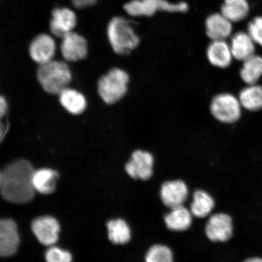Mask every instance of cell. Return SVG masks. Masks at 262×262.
I'll list each match as a JSON object with an SVG mask.
<instances>
[{
  "label": "cell",
  "instance_id": "13",
  "mask_svg": "<svg viewBox=\"0 0 262 262\" xmlns=\"http://www.w3.org/2000/svg\"><path fill=\"white\" fill-rule=\"evenodd\" d=\"M77 18L75 13L70 9L57 8L52 12L50 24L51 31L57 37L63 38L73 32L76 25Z\"/></svg>",
  "mask_w": 262,
  "mask_h": 262
},
{
  "label": "cell",
  "instance_id": "16",
  "mask_svg": "<svg viewBox=\"0 0 262 262\" xmlns=\"http://www.w3.org/2000/svg\"><path fill=\"white\" fill-rule=\"evenodd\" d=\"M209 63L218 68H227L231 64L232 58L230 45L225 40H212L206 50Z\"/></svg>",
  "mask_w": 262,
  "mask_h": 262
},
{
  "label": "cell",
  "instance_id": "21",
  "mask_svg": "<svg viewBox=\"0 0 262 262\" xmlns=\"http://www.w3.org/2000/svg\"><path fill=\"white\" fill-rule=\"evenodd\" d=\"M167 227L171 230L181 231L186 230L191 224V214L183 206L172 209L171 212L165 216Z\"/></svg>",
  "mask_w": 262,
  "mask_h": 262
},
{
  "label": "cell",
  "instance_id": "29",
  "mask_svg": "<svg viewBox=\"0 0 262 262\" xmlns=\"http://www.w3.org/2000/svg\"><path fill=\"white\" fill-rule=\"evenodd\" d=\"M97 0H72L75 7L84 8L95 4Z\"/></svg>",
  "mask_w": 262,
  "mask_h": 262
},
{
  "label": "cell",
  "instance_id": "5",
  "mask_svg": "<svg viewBox=\"0 0 262 262\" xmlns=\"http://www.w3.org/2000/svg\"><path fill=\"white\" fill-rule=\"evenodd\" d=\"M188 5L185 2L172 3L166 0H132L124 5V11L132 16H151L158 11L186 12Z\"/></svg>",
  "mask_w": 262,
  "mask_h": 262
},
{
  "label": "cell",
  "instance_id": "3",
  "mask_svg": "<svg viewBox=\"0 0 262 262\" xmlns=\"http://www.w3.org/2000/svg\"><path fill=\"white\" fill-rule=\"evenodd\" d=\"M37 77L43 90L51 94H60L68 88L72 80L68 66L64 62L54 60L40 65Z\"/></svg>",
  "mask_w": 262,
  "mask_h": 262
},
{
  "label": "cell",
  "instance_id": "9",
  "mask_svg": "<svg viewBox=\"0 0 262 262\" xmlns=\"http://www.w3.org/2000/svg\"><path fill=\"white\" fill-rule=\"evenodd\" d=\"M19 237L17 226L11 219H0V256L9 257L18 250Z\"/></svg>",
  "mask_w": 262,
  "mask_h": 262
},
{
  "label": "cell",
  "instance_id": "12",
  "mask_svg": "<svg viewBox=\"0 0 262 262\" xmlns=\"http://www.w3.org/2000/svg\"><path fill=\"white\" fill-rule=\"evenodd\" d=\"M206 234L213 242H226L232 234V222L230 216L216 214L209 219L206 227Z\"/></svg>",
  "mask_w": 262,
  "mask_h": 262
},
{
  "label": "cell",
  "instance_id": "20",
  "mask_svg": "<svg viewBox=\"0 0 262 262\" xmlns=\"http://www.w3.org/2000/svg\"><path fill=\"white\" fill-rule=\"evenodd\" d=\"M250 12L247 0H224L221 8V14L232 23L243 20Z\"/></svg>",
  "mask_w": 262,
  "mask_h": 262
},
{
  "label": "cell",
  "instance_id": "28",
  "mask_svg": "<svg viewBox=\"0 0 262 262\" xmlns=\"http://www.w3.org/2000/svg\"><path fill=\"white\" fill-rule=\"evenodd\" d=\"M248 34L255 44L262 47V16H257L248 26Z\"/></svg>",
  "mask_w": 262,
  "mask_h": 262
},
{
  "label": "cell",
  "instance_id": "30",
  "mask_svg": "<svg viewBox=\"0 0 262 262\" xmlns=\"http://www.w3.org/2000/svg\"><path fill=\"white\" fill-rule=\"evenodd\" d=\"M8 103L5 98L0 96V120L5 116L8 111Z\"/></svg>",
  "mask_w": 262,
  "mask_h": 262
},
{
  "label": "cell",
  "instance_id": "18",
  "mask_svg": "<svg viewBox=\"0 0 262 262\" xmlns=\"http://www.w3.org/2000/svg\"><path fill=\"white\" fill-rule=\"evenodd\" d=\"M58 173L55 170L42 168L34 171L32 176L35 191L42 194H50L56 188Z\"/></svg>",
  "mask_w": 262,
  "mask_h": 262
},
{
  "label": "cell",
  "instance_id": "8",
  "mask_svg": "<svg viewBox=\"0 0 262 262\" xmlns=\"http://www.w3.org/2000/svg\"><path fill=\"white\" fill-rule=\"evenodd\" d=\"M32 229L41 244L51 246L57 242L60 227L56 219L50 216H42L33 221Z\"/></svg>",
  "mask_w": 262,
  "mask_h": 262
},
{
  "label": "cell",
  "instance_id": "31",
  "mask_svg": "<svg viewBox=\"0 0 262 262\" xmlns=\"http://www.w3.org/2000/svg\"><path fill=\"white\" fill-rule=\"evenodd\" d=\"M7 126H6L4 123L2 122V120H0V144L4 140L6 133H7Z\"/></svg>",
  "mask_w": 262,
  "mask_h": 262
},
{
  "label": "cell",
  "instance_id": "26",
  "mask_svg": "<svg viewBox=\"0 0 262 262\" xmlns=\"http://www.w3.org/2000/svg\"><path fill=\"white\" fill-rule=\"evenodd\" d=\"M146 262H173L171 250L163 245H155L150 248L146 256Z\"/></svg>",
  "mask_w": 262,
  "mask_h": 262
},
{
  "label": "cell",
  "instance_id": "25",
  "mask_svg": "<svg viewBox=\"0 0 262 262\" xmlns=\"http://www.w3.org/2000/svg\"><path fill=\"white\" fill-rule=\"evenodd\" d=\"M108 236L110 240L116 244L127 243L130 238V231L128 225L122 219L111 221L107 224Z\"/></svg>",
  "mask_w": 262,
  "mask_h": 262
},
{
  "label": "cell",
  "instance_id": "6",
  "mask_svg": "<svg viewBox=\"0 0 262 262\" xmlns=\"http://www.w3.org/2000/svg\"><path fill=\"white\" fill-rule=\"evenodd\" d=\"M242 105L238 98L229 93H221L214 97L210 111L216 120L223 123H233L240 119Z\"/></svg>",
  "mask_w": 262,
  "mask_h": 262
},
{
  "label": "cell",
  "instance_id": "32",
  "mask_svg": "<svg viewBox=\"0 0 262 262\" xmlns=\"http://www.w3.org/2000/svg\"><path fill=\"white\" fill-rule=\"evenodd\" d=\"M244 262H262V259L260 258H251L246 260Z\"/></svg>",
  "mask_w": 262,
  "mask_h": 262
},
{
  "label": "cell",
  "instance_id": "27",
  "mask_svg": "<svg viewBox=\"0 0 262 262\" xmlns=\"http://www.w3.org/2000/svg\"><path fill=\"white\" fill-rule=\"evenodd\" d=\"M45 259L47 262H72L73 257L70 252L52 247L46 252Z\"/></svg>",
  "mask_w": 262,
  "mask_h": 262
},
{
  "label": "cell",
  "instance_id": "4",
  "mask_svg": "<svg viewBox=\"0 0 262 262\" xmlns=\"http://www.w3.org/2000/svg\"><path fill=\"white\" fill-rule=\"evenodd\" d=\"M129 81V75L126 71L119 68L111 69L98 80V94L106 104L117 103L126 96Z\"/></svg>",
  "mask_w": 262,
  "mask_h": 262
},
{
  "label": "cell",
  "instance_id": "17",
  "mask_svg": "<svg viewBox=\"0 0 262 262\" xmlns=\"http://www.w3.org/2000/svg\"><path fill=\"white\" fill-rule=\"evenodd\" d=\"M255 44L248 32L236 33L232 37L229 45L232 56L236 60L244 61L254 55Z\"/></svg>",
  "mask_w": 262,
  "mask_h": 262
},
{
  "label": "cell",
  "instance_id": "22",
  "mask_svg": "<svg viewBox=\"0 0 262 262\" xmlns=\"http://www.w3.org/2000/svg\"><path fill=\"white\" fill-rule=\"evenodd\" d=\"M238 100L242 107L250 111L262 109V86L250 84L239 94Z\"/></svg>",
  "mask_w": 262,
  "mask_h": 262
},
{
  "label": "cell",
  "instance_id": "19",
  "mask_svg": "<svg viewBox=\"0 0 262 262\" xmlns=\"http://www.w3.org/2000/svg\"><path fill=\"white\" fill-rule=\"evenodd\" d=\"M59 97L61 105L69 113L78 115L83 113L86 110V98L76 90L68 88L59 94Z\"/></svg>",
  "mask_w": 262,
  "mask_h": 262
},
{
  "label": "cell",
  "instance_id": "24",
  "mask_svg": "<svg viewBox=\"0 0 262 262\" xmlns=\"http://www.w3.org/2000/svg\"><path fill=\"white\" fill-rule=\"evenodd\" d=\"M214 206V200L208 193L201 190L195 192L191 206L192 215L196 217H205L211 212Z\"/></svg>",
  "mask_w": 262,
  "mask_h": 262
},
{
  "label": "cell",
  "instance_id": "14",
  "mask_svg": "<svg viewBox=\"0 0 262 262\" xmlns=\"http://www.w3.org/2000/svg\"><path fill=\"white\" fill-rule=\"evenodd\" d=\"M188 194L187 186L181 180L164 183L160 192L163 204L171 209L183 206Z\"/></svg>",
  "mask_w": 262,
  "mask_h": 262
},
{
  "label": "cell",
  "instance_id": "15",
  "mask_svg": "<svg viewBox=\"0 0 262 262\" xmlns=\"http://www.w3.org/2000/svg\"><path fill=\"white\" fill-rule=\"evenodd\" d=\"M206 35L212 40H225L232 31V22L222 14L215 13L206 19Z\"/></svg>",
  "mask_w": 262,
  "mask_h": 262
},
{
  "label": "cell",
  "instance_id": "23",
  "mask_svg": "<svg viewBox=\"0 0 262 262\" xmlns=\"http://www.w3.org/2000/svg\"><path fill=\"white\" fill-rule=\"evenodd\" d=\"M241 77L248 85L256 84L262 75V57L255 55L245 60Z\"/></svg>",
  "mask_w": 262,
  "mask_h": 262
},
{
  "label": "cell",
  "instance_id": "7",
  "mask_svg": "<svg viewBox=\"0 0 262 262\" xmlns=\"http://www.w3.org/2000/svg\"><path fill=\"white\" fill-rule=\"evenodd\" d=\"M155 159L149 152L136 150L133 152L129 161L126 163V171L134 179H149L152 175Z\"/></svg>",
  "mask_w": 262,
  "mask_h": 262
},
{
  "label": "cell",
  "instance_id": "2",
  "mask_svg": "<svg viewBox=\"0 0 262 262\" xmlns=\"http://www.w3.org/2000/svg\"><path fill=\"white\" fill-rule=\"evenodd\" d=\"M107 34L111 47L117 54H129L140 44V38L132 25L122 16L111 19L107 26Z\"/></svg>",
  "mask_w": 262,
  "mask_h": 262
},
{
  "label": "cell",
  "instance_id": "33",
  "mask_svg": "<svg viewBox=\"0 0 262 262\" xmlns=\"http://www.w3.org/2000/svg\"><path fill=\"white\" fill-rule=\"evenodd\" d=\"M2 172H0V183H1Z\"/></svg>",
  "mask_w": 262,
  "mask_h": 262
},
{
  "label": "cell",
  "instance_id": "10",
  "mask_svg": "<svg viewBox=\"0 0 262 262\" xmlns=\"http://www.w3.org/2000/svg\"><path fill=\"white\" fill-rule=\"evenodd\" d=\"M61 52L66 60L78 61L83 60L88 54L86 40L77 33H69L62 38Z\"/></svg>",
  "mask_w": 262,
  "mask_h": 262
},
{
  "label": "cell",
  "instance_id": "1",
  "mask_svg": "<svg viewBox=\"0 0 262 262\" xmlns=\"http://www.w3.org/2000/svg\"><path fill=\"white\" fill-rule=\"evenodd\" d=\"M35 170L25 159L16 160L2 172L0 191L6 201L22 204L30 202L35 195L32 176Z\"/></svg>",
  "mask_w": 262,
  "mask_h": 262
},
{
  "label": "cell",
  "instance_id": "11",
  "mask_svg": "<svg viewBox=\"0 0 262 262\" xmlns=\"http://www.w3.org/2000/svg\"><path fill=\"white\" fill-rule=\"evenodd\" d=\"M56 51V45L50 35L40 34L32 41L29 53L33 60L41 65L53 60Z\"/></svg>",
  "mask_w": 262,
  "mask_h": 262
}]
</instances>
